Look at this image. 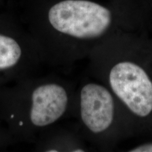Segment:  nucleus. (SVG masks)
Listing matches in <instances>:
<instances>
[{
	"instance_id": "nucleus-1",
	"label": "nucleus",
	"mask_w": 152,
	"mask_h": 152,
	"mask_svg": "<svg viewBox=\"0 0 152 152\" xmlns=\"http://www.w3.org/2000/svg\"><path fill=\"white\" fill-rule=\"evenodd\" d=\"M113 22V11L92 0H42L32 7L26 30L45 64H54L64 58L68 45L98 39Z\"/></svg>"
},
{
	"instance_id": "nucleus-2",
	"label": "nucleus",
	"mask_w": 152,
	"mask_h": 152,
	"mask_svg": "<svg viewBox=\"0 0 152 152\" xmlns=\"http://www.w3.org/2000/svg\"><path fill=\"white\" fill-rule=\"evenodd\" d=\"M68 89L49 76L33 75L0 89V121L18 142L34 143L66 113Z\"/></svg>"
},
{
	"instance_id": "nucleus-3",
	"label": "nucleus",
	"mask_w": 152,
	"mask_h": 152,
	"mask_svg": "<svg viewBox=\"0 0 152 152\" xmlns=\"http://www.w3.org/2000/svg\"><path fill=\"white\" fill-rule=\"evenodd\" d=\"M39 47L26 30L9 17L0 19V89L36 75L45 65Z\"/></svg>"
},
{
	"instance_id": "nucleus-4",
	"label": "nucleus",
	"mask_w": 152,
	"mask_h": 152,
	"mask_svg": "<svg viewBox=\"0 0 152 152\" xmlns=\"http://www.w3.org/2000/svg\"><path fill=\"white\" fill-rule=\"evenodd\" d=\"M112 90L128 109L140 117L152 111V81L145 71L130 61L120 62L109 74Z\"/></svg>"
},
{
	"instance_id": "nucleus-5",
	"label": "nucleus",
	"mask_w": 152,
	"mask_h": 152,
	"mask_svg": "<svg viewBox=\"0 0 152 152\" xmlns=\"http://www.w3.org/2000/svg\"><path fill=\"white\" fill-rule=\"evenodd\" d=\"M79 111L82 123L90 132H104L113 120L114 102L111 93L102 85L87 83L80 92Z\"/></svg>"
},
{
	"instance_id": "nucleus-6",
	"label": "nucleus",
	"mask_w": 152,
	"mask_h": 152,
	"mask_svg": "<svg viewBox=\"0 0 152 152\" xmlns=\"http://www.w3.org/2000/svg\"><path fill=\"white\" fill-rule=\"evenodd\" d=\"M18 143L16 139L9 132L7 127L0 121V151L5 150L9 146Z\"/></svg>"
},
{
	"instance_id": "nucleus-7",
	"label": "nucleus",
	"mask_w": 152,
	"mask_h": 152,
	"mask_svg": "<svg viewBox=\"0 0 152 152\" xmlns=\"http://www.w3.org/2000/svg\"><path fill=\"white\" fill-rule=\"evenodd\" d=\"M131 152H152V144H145L131 150Z\"/></svg>"
},
{
	"instance_id": "nucleus-8",
	"label": "nucleus",
	"mask_w": 152,
	"mask_h": 152,
	"mask_svg": "<svg viewBox=\"0 0 152 152\" xmlns=\"http://www.w3.org/2000/svg\"><path fill=\"white\" fill-rule=\"evenodd\" d=\"M2 1H3V0H0V4L2 2Z\"/></svg>"
},
{
	"instance_id": "nucleus-9",
	"label": "nucleus",
	"mask_w": 152,
	"mask_h": 152,
	"mask_svg": "<svg viewBox=\"0 0 152 152\" xmlns=\"http://www.w3.org/2000/svg\"><path fill=\"white\" fill-rule=\"evenodd\" d=\"M1 16H0V19H1Z\"/></svg>"
}]
</instances>
